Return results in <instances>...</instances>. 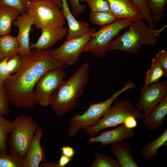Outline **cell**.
Instances as JSON below:
<instances>
[{"instance_id": "obj_1", "label": "cell", "mask_w": 167, "mask_h": 167, "mask_svg": "<svg viewBox=\"0 0 167 167\" xmlns=\"http://www.w3.org/2000/svg\"><path fill=\"white\" fill-rule=\"evenodd\" d=\"M52 49H35L28 55L21 57L19 70L3 83L4 90L12 105L33 109L37 104L34 94L35 86L41 76L49 71L66 66L55 60Z\"/></svg>"}, {"instance_id": "obj_2", "label": "cell", "mask_w": 167, "mask_h": 167, "mask_svg": "<svg viewBox=\"0 0 167 167\" xmlns=\"http://www.w3.org/2000/svg\"><path fill=\"white\" fill-rule=\"evenodd\" d=\"M89 72V64L85 62L68 81H63L52 94L49 104L57 115L66 114L75 108L88 81Z\"/></svg>"}, {"instance_id": "obj_3", "label": "cell", "mask_w": 167, "mask_h": 167, "mask_svg": "<svg viewBox=\"0 0 167 167\" xmlns=\"http://www.w3.org/2000/svg\"><path fill=\"white\" fill-rule=\"evenodd\" d=\"M167 26L165 25L159 29H152L143 19L133 21L128 30L111 42L108 50H119L128 54H136L143 44L149 45L157 42L159 36Z\"/></svg>"}, {"instance_id": "obj_4", "label": "cell", "mask_w": 167, "mask_h": 167, "mask_svg": "<svg viewBox=\"0 0 167 167\" xmlns=\"http://www.w3.org/2000/svg\"><path fill=\"white\" fill-rule=\"evenodd\" d=\"M136 85L131 80L128 81L121 89L115 92L107 100L102 102L90 104L83 114H77L72 117L68 128L69 137L75 136L81 129H86L96 124L114 101L124 92L135 88Z\"/></svg>"}, {"instance_id": "obj_5", "label": "cell", "mask_w": 167, "mask_h": 167, "mask_svg": "<svg viewBox=\"0 0 167 167\" xmlns=\"http://www.w3.org/2000/svg\"><path fill=\"white\" fill-rule=\"evenodd\" d=\"M114 101L113 105L109 107L96 124L85 129L84 132L91 137L96 136L102 130L117 127L123 123L129 116L143 118L142 111L134 107L130 101L118 99Z\"/></svg>"}, {"instance_id": "obj_6", "label": "cell", "mask_w": 167, "mask_h": 167, "mask_svg": "<svg viewBox=\"0 0 167 167\" xmlns=\"http://www.w3.org/2000/svg\"><path fill=\"white\" fill-rule=\"evenodd\" d=\"M38 123L31 116L22 114L13 121V127L8 138L11 154L25 158Z\"/></svg>"}, {"instance_id": "obj_7", "label": "cell", "mask_w": 167, "mask_h": 167, "mask_svg": "<svg viewBox=\"0 0 167 167\" xmlns=\"http://www.w3.org/2000/svg\"><path fill=\"white\" fill-rule=\"evenodd\" d=\"M49 0L32 1L27 13L37 29L53 28L63 26L65 18L61 9Z\"/></svg>"}, {"instance_id": "obj_8", "label": "cell", "mask_w": 167, "mask_h": 167, "mask_svg": "<svg viewBox=\"0 0 167 167\" xmlns=\"http://www.w3.org/2000/svg\"><path fill=\"white\" fill-rule=\"evenodd\" d=\"M133 22L128 19H119L101 27L92 34V38L84 46L82 52L88 51L100 58H104L112 39L121 31L129 27Z\"/></svg>"}, {"instance_id": "obj_9", "label": "cell", "mask_w": 167, "mask_h": 167, "mask_svg": "<svg viewBox=\"0 0 167 167\" xmlns=\"http://www.w3.org/2000/svg\"><path fill=\"white\" fill-rule=\"evenodd\" d=\"M63 69L57 68L49 71L39 79L34 90L35 97L39 105L47 107L52 94L58 88L65 77Z\"/></svg>"}, {"instance_id": "obj_10", "label": "cell", "mask_w": 167, "mask_h": 167, "mask_svg": "<svg viewBox=\"0 0 167 167\" xmlns=\"http://www.w3.org/2000/svg\"><path fill=\"white\" fill-rule=\"evenodd\" d=\"M167 95L166 80L152 83L150 86L143 85L135 107L139 110L143 111L142 119L145 118Z\"/></svg>"}, {"instance_id": "obj_11", "label": "cell", "mask_w": 167, "mask_h": 167, "mask_svg": "<svg viewBox=\"0 0 167 167\" xmlns=\"http://www.w3.org/2000/svg\"><path fill=\"white\" fill-rule=\"evenodd\" d=\"M92 34L66 40L59 48L53 50V58L66 66L74 64L78 60L83 48L92 38Z\"/></svg>"}, {"instance_id": "obj_12", "label": "cell", "mask_w": 167, "mask_h": 167, "mask_svg": "<svg viewBox=\"0 0 167 167\" xmlns=\"http://www.w3.org/2000/svg\"><path fill=\"white\" fill-rule=\"evenodd\" d=\"M63 7L61 10L68 25L66 40L91 34L96 30L85 21L77 20L70 11L67 0H61Z\"/></svg>"}, {"instance_id": "obj_13", "label": "cell", "mask_w": 167, "mask_h": 167, "mask_svg": "<svg viewBox=\"0 0 167 167\" xmlns=\"http://www.w3.org/2000/svg\"><path fill=\"white\" fill-rule=\"evenodd\" d=\"M14 26L19 28L17 36L19 44V54L21 57L27 55L31 53L30 47L29 34L32 26L34 23L28 14L18 16L13 22Z\"/></svg>"}, {"instance_id": "obj_14", "label": "cell", "mask_w": 167, "mask_h": 167, "mask_svg": "<svg viewBox=\"0 0 167 167\" xmlns=\"http://www.w3.org/2000/svg\"><path fill=\"white\" fill-rule=\"evenodd\" d=\"M135 135L134 130L127 128L123 123L114 129L103 131L98 136L91 137L87 143L100 142L101 143L100 147H102L134 137Z\"/></svg>"}, {"instance_id": "obj_15", "label": "cell", "mask_w": 167, "mask_h": 167, "mask_svg": "<svg viewBox=\"0 0 167 167\" xmlns=\"http://www.w3.org/2000/svg\"><path fill=\"white\" fill-rule=\"evenodd\" d=\"M110 11L119 19L132 21L143 19L144 17L130 0H106Z\"/></svg>"}, {"instance_id": "obj_16", "label": "cell", "mask_w": 167, "mask_h": 167, "mask_svg": "<svg viewBox=\"0 0 167 167\" xmlns=\"http://www.w3.org/2000/svg\"><path fill=\"white\" fill-rule=\"evenodd\" d=\"M42 133V128L38 126L24 158V167H39L40 163L44 161L45 149L40 143Z\"/></svg>"}, {"instance_id": "obj_17", "label": "cell", "mask_w": 167, "mask_h": 167, "mask_svg": "<svg viewBox=\"0 0 167 167\" xmlns=\"http://www.w3.org/2000/svg\"><path fill=\"white\" fill-rule=\"evenodd\" d=\"M41 30V34L37 41L30 44L31 49H35L41 50L50 49L56 44L58 40L62 39L68 32L63 26Z\"/></svg>"}, {"instance_id": "obj_18", "label": "cell", "mask_w": 167, "mask_h": 167, "mask_svg": "<svg viewBox=\"0 0 167 167\" xmlns=\"http://www.w3.org/2000/svg\"><path fill=\"white\" fill-rule=\"evenodd\" d=\"M130 144L122 140L110 144V150L115 155L120 167H139L135 161Z\"/></svg>"}, {"instance_id": "obj_19", "label": "cell", "mask_w": 167, "mask_h": 167, "mask_svg": "<svg viewBox=\"0 0 167 167\" xmlns=\"http://www.w3.org/2000/svg\"><path fill=\"white\" fill-rule=\"evenodd\" d=\"M167 114V95L148 115L143 119V124L148 130H157L161 126Z\"/></svg>"}, {"instance_id": "obj_20", "label": "cell", "mask_w": 167, "mask_h": 167, "mask_svg": "<svg viewBox=\"0 0 167 167\" xmlns=\"http://www.w3.org/2000/svg\"><path fill=\"white\" fill-rule=\"evenodd\" d=\"M20 14L19 11L11 7H0V36L11 33L12 24Z\"/></svg>"}, {"instance_id": "obj_21", "label": "cell", "mask_w": 167, "mask_h": 167, "mask_svg": "<svg viewBox=\"0 0 167 167\" xmlns=\"http://www.w3.org/2000/svg\"><path fill=\"white\" fill-rule=\"evenodd\" d=\"M167 129L156 139L143 146L140 151L143 158L146 161L152 160L159 154L158 149L162 146L167 145Z\"/></svg>"}, {"instance_id": "obj_22", "label": "cell", "mask_w": 167, "mask_h": 167, "mask_svg": "<svg viewBox=\"0 0 167 167\" xmlns=\"http://www.w3.org/2000/svg\"><path fill=\"white\" fill-rule=\"evenodd\" d=\"M19 47L17 37L10 34L0 36V62L19 54Z\"/></svg>"}, {"instance_id": "obj_23", "label": "cell", "mask_w": 167, "mask_h": 167, "mask_svg": "<svg viewBox=\"0 0 167 167\" xmlns=\"http://www.w3.org/2000/svg\"><path fill=\"white\" fill-rule=\"evenodd\" d=\"M89 19L93 24L101 27L109 24L119 19L110 11H91Z\"/></svg>"}, {"instance_id": "obj_24", "label": "cell", "mask_w": 167, "mask_h": 167, "mask_svg": "<svg viewBox=\"0 0 167 167\" xmlns=\"http://www.w3.org/2000/svg\"><path fill=\"white\" fill-rule=\"evenodd\" d=\"M12 127L13 121L7 120L0 114V154L7 153L8 135Z\"/></svg>"}, {"instance_id": "obj_25", "label": "cell", "mask_w": 167, "mask_h": 167, "mask_svg": "<svg viewBox=\"0 0 167 167\" xmlns=\"http://www.w3.org/2000/svg\"><path fill=\"white\" fill-rule=\"evenodd\" d=\"M167 76L166 73L161 65L153 58L150 68L146 72L145 85H148L159 82L163 76Z\"/></svg>"}, {"instance_id": "obj_26", "label": "cell", "mask_w": 167, "mask_h": 167, "mask_svg": "<svg viewBox=\"0 0 167 167\" xmlns=\"http://www.w3.org/2000/svg\"><path fill=\"white\" fill-rule=\"evenodd\" d=\"M156 26L164 16L165 7L167 0H147Z\"/></svg>"}, {"instance_id": "obj_27", "label": "cell", "mask_w": 167, "mask_h": 167, "mask_svg": "<svg viewBox=\"0 0 167 167\" xmlns=\"http://www.w3.org/2000/svg\"><path fill=\"white\" fill-rule=\"evenodd\" d=\"M24 158L17 154H0V167H24Z\"/></svg>"}, {"instance_id": "obj_28", "label": "cell", "mask_w": 167, "mask_h": 167, "mask_svg": "<svg viewBox=\"0 0 167 167\" xmlns=\"http://www.w3.org/2000/svg\"><path fill=\"white\" fill-rule=\"evenodd\" d=\"M142 14L146 23L151 29H154L155 25L151 11L147 0H130Z\"/></svg>"}, {"instance_id": "obj_29", "label": "cell", "mask_w": 167, "mask_h": 167, "mask_svg": "<svg viewBox=\"0 0 167 167\" xmlns=\"http://www.w3.org/2000/svg\"><path fill=\"white\" fill-rule=\"evenodd\" d=\"M95 160L92 162L91 167H120L116 159L107 156L101 153L94 154Z\"/></svg>"}, {"instance_id": "obj_30", "label": "cell", "mask_w": 167, "mask_h": 167, "mask_svg": "<svg viewBox=\"0 0 167 167\" xmlns=\"http://www.w3.org/2000/svg\"><path fill=\"white\" fill-rule=\"evenodd\" d=\"M31 0H0V7L8 6L19 11L21 15L27 13L28 6Z\"/></svg>"}, {"instance_id": "obj_31", "label": "cell", "mask_w": 167, "mask_h": 167, "mask_svg": "<svg viewBox=\"0 0 167 167\" xmlns=\"http://www.w3.org/2000/svg\"><path fill=\"white\" fill-rule=\"evenodd\" d=\"M85 2L91 11H110L109 6L106 0H79Z\"/></svg>"}, {"instance_id": "obj_32", "label": "cell", "mask_w": 167, "mask_h": 167, "mask_svg": "<svg viewBox=\"0 0 167 167\" xmlns=\"http://www.w3.org/2000/svg\"><path fill=\"white\" fill-rule=\"evenodd\" d=\"M10 105L3 84H0V114L2 115H7L10 111Z\"/></svg>"}, {"instance_id": "obj_33", "label": "cell", "mask_w": 167, "mask_h": 167, "mask_svg": "<svg viewBox=\"0 0 167 167\" xmlns=\"http://www.w3.org/2000/svg\"><path fill=\"white\" fill-rule=\"evenodd\" d=\"M22 63L21 58L19 54L9 58L7 62L8 71L11 75L17 72L20 69Z\"/></svg>"}, {"instance_id": "obj_34", "label": "cell", "mask_w": 167, "mask_h": 167, "mask_svg": "<svg viewBox=\"0 0 167 167\" xmlns=\"http://www.w3.org/2000/svg\"><path fill=\"white\" fill-rule=\"evenodd\" d=\"M72 6V13L75 17H78L83 14L87 9L86 5L81 4L79 0H67Z\"/></svg>"}, {"instance_id": "obj_35", "label": "cell", "mask_w": 167, "mask_h": 167, "mask_svg": "<svg viewBox=\"0 0 167 167\" xmlns=\"http://www.w3.org/2000/svg\"><path fill=\"white\" fill-rule=\"evenodd\" d=\"M9 58H7L0 62V84L3 83L11 76L7 66V62Z\"/></svg>"}, {"instance_id": "obj_36", "label": "cell", "mask_w": 167, "mask_h": 167, "mask_svg": "<svg viewBox=\"0 0 167 167\" xmlns=\"http://www.w3.org/2000/svg\"><path fill=\"white\" fill-rule=\"evenodd\" d=\"M154 59L158 62L167 73V52L165 49L159 51Z\"/></svg>"}, {"instance_id": "obj_37", "label": "cell", "mask_w": 167, "mask_h": 167, "mask_svg": "<svg viewBox=\"0 0 167 167\" xmlns=\"http://www.w3.org/2000/svg\"><path fill=\"white\" fill-rule=\"evenodd\" d=\"M136 118L132 116L127 117L125 120L124 124L127 128L133 129L137 125V122Z\"/></svg>"}, {"instance_id": "obj_38", "label": "cell", "mask_w": 167, "mask_h": 167, "mask_svg": "<svg viewBox=\"0 0 167 167\" xmlns=\"http://www.w3.org/2000/svg\"><path fill=\"white\" fill-rule=\"evenodd\" d=\"M62 154L72 158L75 154V149L72 147L65 146L61 148Z\"/></svg>"}, {"instance_id": "obj_39", "label": "cell", "mask_w": 167, "mask_h": 167, "mask_svg": "<svg viewBox=\"0 0 167 167\" xmlns=\"http://www.w3.org/2000/svg\"><path fill=\"white\" fill-rule=\"evenodd\" d=\"M72 160V158L62 154L58 162V167H65Z\"/></svg>"}, {"instance_id": "obj_40", "label": "cell", "mask_w": 167, "mask_h": 167, "mask_svg": "<svg viewBox=\"0 0 167 167\" xmlns=\"http://www.w3.org/2000/svg\"><path fill=\"white\" fill-rule=\"evenodd\" d=\"M41 167H58V162H45L44 161L41 162L39 165Z\"/></svg>"}, {"instance_id": "obj_41", "label": "cell", "mask_w": 167, "mask_h": 167, "mask_svg": "<svg viewBox=\"0 0 167 167\" xmlns=\"http://www.w3.org/2000/svg\"><path fill=\"white\" fill-rule=\"evenodd\" d=\"M55 3L59 7L62 9L63 7V3L61 0H49Z\"/></svg>"}, {"instance_id": "obj_42", "label": "cell", "mask_w": 167, "mask_h": 167, "mask_svg": "<svg viewBox=\"0 0 167 167\" xmlns=\"http://www.w3.org/2000/svg\"><path fill=\"white\" fill-rule=\"evenodd\" d=\"M32 1H35V0H31Z\"/></svg>"}]
</instances>
